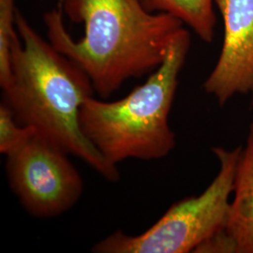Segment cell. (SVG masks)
Segmentation results:
<instances>
[{
    "label": "cell",
    "mask_w": 253,
    "mask_h": 253,
    "mask_svg": "<svg viewBox=\"0 0 253 253\" xmlns=\"http://www.w3.org/2000/svg\"><path fill=\"white\" fill-rule=\"evenodd\" d=\"M48 41L109 98L128 80L154 72L184 24L140 0H59L44 14Z\"/></svg>",
    "instance_id": "cell-1"
},
{
    "label": "cell",
    "mask_w": 253,
    "mask_h": 253,
    "mask_svg": "<svg viewBox=\"0 0 253 253\" xmlns=\"http://www.w3.org/2000/svg\"><path fill=\"white\" fill-rule=\"evenodd\" d=\"M17 35L11 46V82L3 99L19 123L35 129L69 155L79 158L104 179L120 178L82 131L83 103L95 93L88 76L41 36L16 9Z\"/></svg>",
    "instance_id": "cell-2"
},
{
    "label": "cell",
    "mask_w": 253,
    "mask_h": 253,
    "mask_svg": "<svg viewBox=\"0 0 253 253\" xmlns=\"http://www.w3.org/2000/svg\"><path fill=\"white\" fill-rule=\"evenodd\" d=\"M190 47V32L182 28L163 63L143 84L120 100L92 96L83 103L82 131L109 163L118 166L129 159L156 161L174 148L169 116Z\"/></svg>",
    "instance_id": "cell-3"
},
{
    "label": "cell",
    "mask_w": 253,
    "mask_h": 253,
    "mask_svg": "<svg viewBox=\"0 0 253 253\" xmlns=\"http://www.w3.org/2000/svg\"><path fill=\"white\" fill-rule=\"evenodd\" d=\"M242 147H214L219 163L217 176L198 196L172 205L144 233L127 235L117 231L92 248L95 253H187L226 227L235 172Z\"/></svg>",
    "instance_id": "cell-4"
},
{
    "label": "cell",
    "mask_w": 253,
    "mask_h": 253,
    "mask_svg": "<svg viewBox=\"0 0 253 253\" xmlns=\"http://www.w3.org/2000/svg\"><path fill=\"white\" fill-rule=\"evenodd\" d=\"M68 156L36 131L6 155L10 189L32 217L60 216L81 198L84 181Z\"/></svg>",
    "instance_id": "cell-5"
},
{
    "label": "cell",
    "mask_w": 253,
    "mask_h": 253,
    "mask_svg": "<svg viewBox=\"0 0 253 253\" xmlns=\"http://www.w3.org/2000/svg\"><path fill=\"white\" fill-rule=\"evenodd\" d=\"M224 26L223 43L206 92L224 105L235 95L253 102V0H215Z\"/></svg>",
    "instance_id": "cell-6"
},
{
    "label": "cell",
    "mask_w": 253,
    "mask_h": 253,
    "mask_svg": "<svg viewBox=\"0 0 253 253\" xmlns=\"http://www.w3.org/2000/svg\"><path fill=\"white\" fill-rule=\"evenodd\" d=\"M233 193L222 233L230 253H253V123L236 167Z\"/></svg>",
    "instance_id": "cell-7"
},
{
    "label": "cell",
    "mask_w": 253,
    "mask_h": 253,
    "mask_svg": "<svg viewBox=\"0 0 253 253\" xmlns=\"http://www.w3.org/2000/svg\"><path fill=\"white\" fill-rule=\"evenodd\" d=\"M151 12H163L180 20L205 42L215 35V0H140Z\"/></svg>",
    "instance_id": "cell-8"
},
{
    "label": "cell",
    "mask_w": 253,
    "mask_h": 253,
    "mask_svg": "<svg viewBox=\"0 0 253 253\" xmlns=\"http://www.w3.org/2000/svg\"><path fill=\"white\" fill-rule=\"evenodd\" d=\"M15 0H0V86L8 87L11 82V46L16 28Z\"/></svg>",
    "instance_id": "cell-9"
},
{
    "label": "cell",
    "mask_w": 253,
    "mask_h": 253,
    "mask_svg": "<svg viewBox=\"0 0 253 253\" xmlns=\"http://www.w3.org/2000/svg\"><path fill=\"white\" fill-rule=\"evenodd\" d=\"M35 129L22 126L9 106L0 103V153L5 156L18 147Z\"/></svg>",
    "instance_id": "cell-10"
}]
</instances>
